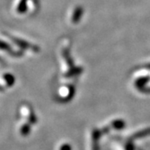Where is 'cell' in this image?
Returning a JSON list of instances; mask_svg holds the SVG:
<instances>
[{
	"instance_id": "6da1fadb",
	"label": "cell",
	"mask_w": 150,
	"mask_h": 150,
	"mask_svg": "<svg viewBox=\"0 0 150 150\" xmlns=\"http://www.w3.org/2000/svg\"><path fill=\"white\" fill-rule=\"evenodd\" d=\"M12 39H13V41L16 43L18 47H20L21 48H23V49H32L33 51H37V50H36V47L33 46L30 43H28V42H26V41L23 40V39L13 37H12Z\"/></svg>"
},
{
	"instance_id": "7a4b0ae2",
	"label": "cell",
	"mask_w": 150,
	"mask_h": 150,
	"mask_svg": "<svg viewBox=\"0 0 150 150\" xmlns=\"http://www.w3.org/2000/svg\"><path fill=\"white\" fill-rule=\"evenodd\" d=\"M0 49H3V50H4L6 52H8V53H9L12 55H13V56H19V55H21L22 53L21 52H18V53H15L11 47L8 44V43H6L5 42H3V41H1L0 40Z\"/></svg>"
},
{
	"instance_id": "3957f363",
	"label": "cell",
	"mask_w": 150,
	"mask_h": 150,
	"mask_svg": "<svg viewBox=\"0 0 150 150\" xmlns=\"http://www.w3.org/2000/svg\"><path fill=\"white\" fill-rule=\"evenodd\" d=\"M28 0H19L18 3V6L16 8V11L18 13H23L28 8Z\"/></svg>"
},
{
	"instance_id": "277c9868",
	"label": "cell",
	"mask_w": 150,
	"mask_h": 150,
	"mask_svg": "<svg viewBox=\"0 0 150 150\" xmlns=\"http://www.w3.org/2000/svg\"><path fill=\"white\" fill-rule=\"evenodd\" d=\"M3 79L5 81L6 84L8 86H12L14 83V78L12 74H6L3 76Z\"/></svg>"
},
{
	"instance_id": "5b68a950",
	"label": "cell",
	"mask_w": 150,
	"mask_h": 150,
	"mask_svg": "<svg viewBox=\"0 0 150 150\" xmlns=\"http://www.w3.org/2000/svg\"><path fill=\"white\" fill-rule=\"evenodd\" d=\"M70 148L68 146V145H64L62 148H61V150H69Z\"/></svg>"
},
{
	"instance_id": "8992f818",
	"label": "cell",
	"mask_w": 150,
	"mask_h": 150,
	"mask_svg": "<svg viewBox=\"0 0 150 150\" xmlns=\"http://www.w3.org/2000/svg\"><path fill=\"white\" fill-rule=\"evenodd\" d=\"M1 64H3V61L1 60V59H0V65Z\"/></svg>"
}]
</instances>
